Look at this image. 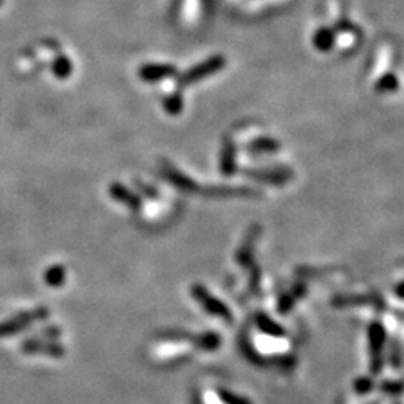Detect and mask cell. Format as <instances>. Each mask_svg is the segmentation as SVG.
Here are the masks:
<instances>
[{"instance_id": "6da1fadb", "label": "cell", "mask_w": 404, "mask_h": 404, "mask_svg": "<svg viewBox=\"0 0 404 404\" xmlns=\"http://www.w3.org/2000/svg\"><path fill=\"white\" fill-rule=\"evenodd\" d=\"M49 317V310L46 306H39V308L27 310V312L17 313V315L10 317L9 320L0 324V337H9L12 334H19L24 328L31 327L34 322L44 320Z\"/></svg>"}, {"instance_id": "7a4b0ae2", "label": "cell", "mask_w": 404, "mask_h": 404, "mask_svg": "<svg viewBox=\"0 0 404 404\" xmlns=\"http://www.w3.org/2000/svg\"><path fill=\"white\" fill-rule=\"evenodd\" d=\"M22 352L24 354H44L49 357H63L65 355V347L59 344L51 342V340L41 339H29L22 344Z\"/></svg>"}, {"instance_id": "3957f363", "label": "cell", "mask_w": 404, "mask_h": 404, "mask_svg": "<svg viewBox=\"0 0 404 404\" xmlns=\"http://www.w3.org/2000/svg\"><path fill=\"white\" fill-rule=\"evenodd\" d=\"M224 66V58H221V56H216V58H211L207 59L205 63H201V65H197L196 67H192V69L189 71V73L186 74L184 78H182V81L184 83H196V81H199L201 78H205L209 76V74H214L218 73L221 67Z\"/></svg>"}, {"instance_id": "277c9868", "label": "cell", "mask_w": 404, "mask_h": 404, "mask_svg": "<svg viewBox=\"0 0 404 404\" xmlns=\"http://www.w3.org/2000/svg\"><path fill=\"white\" fill-rule=\"evenodd\" d=\"M110 194L115 201L128 205V207L133 209V211H138V209L142 207L140 197H138L137 194H133L130 189H126L125 186L117 184V182H115V184L110 186Z\"/></svg>"}, {"instance_id": "5b68a950", "label": "cell", "mask_w": 404, "mask_h": 404, "mask_svg": "<svg viewBox=\"0 0 404 404\" xmlns=\"http://www.w3.org/2000/svg\"><path fill=\"white\" fill-rule=\"evenodd\" d=\"M174 74V67L166 65H147L140 69V78L144 81H159Z\"/></svg>"}, {"instance_id": "8992f818", "label": "cell", "mask_w": 404, "mask_h": 404, "mask_svg": "<svg viewBox=\"0 0 404 404\" xmlns=\"http://www.w3.org/2000/svg\"><path fill=\"white\" fill-rule=\"evenodd\" d=\"M194 295H196V298L202 303V305H205V308H207L209 312L219 313V315H227L226 310H224V306L221 305L218 300L211 298V295H209L204 288L194 287Z\"/></svg>"}, {"instance_id": "52a82bcc", "label": "cell", "mask_w": 404, "mask_h": 404, "mask_svg": "<svg viewBox=\"0 0 404 404\" xmlns=\"http://www.w3.org/2000/svg\"><path fill=\"white\" fill-rule=\"evenodd\" d=\"M44 280H46L47 287H51V288L63 287V285H65V282H66V269H65V267H61V265H54V267H51L46 271V275H44Z\"/></svg>"}, {"instance_id": "ba28073f", "label": "cell", "mask_w": 404, "mask_h": 404, "mask_svg": "<svg viewBox=\"0 0 404 404\" xmlns=\"http://www.w3.org/2000/svg\"><path fill=\"white\" fill-rule=\"evenodd\" d=\"M313 43H315L317 49L320 51H328L334 44V34H332L328 29H320L319 32L313 37Z\"/></svg>"}, {"instance_id": "9c48e42d", "label": "cell", "mask_w": 404, "mask_h": 404, "mask_svg": "<svg viewBox=\"0 0 404 404\" xmlns=\"http://www.w3.org/2000/svg\"><path fill=\"white\" fill-rule=\"evenodd\" d=\"M166 106H167V111H170V113H179L182 106L181 98H179V96H174L170 101H167Z\"/></svg>"}, {"instance_id": "30bf717a", "label": "cell", "mask_w": 404, "mask_h": 404, "mask_svg": "<svg viewBox=\"0 0 404 404\" xmlns=\"http://www.w3.org/2000/svg\"><path fill=\"white\" fill-rule=\"evenodd\" d=\"M137 186L140 187V189H142V192H145V194H147V196L153 197V199H155V197H157V192H155V190H152L153 187L147 186V184H144V182H140V181H137Z\"/></svg>"}, {"instance_id": "8fae6325", "label": "cell", "mask_w": 404, "mask_h": 404, "mask_svg": "<svg viewBox=\"0 0 404 404\" xmlns=\"http://www.w3.org/2000/svg\"><path fill=\"white\" fill-rule=\"evenodd\" d=\"M59 65L61 66H66V65H69V63L66 61V59H61V61H59ZM56 71V74H58V76H61V78H65L66 74H69V67H59V69H54Z\"/></svg>"}, {"instance_id": "7c38bea8", "label": "cell", "mask_w": 404, "mask_h": 404, "mask_svg": "<svg viewBox=\"0 0 404 404\" xmlns=\"http://www.w3.org/2000/svg\"><path fill=\"white\" fill-rule=\"evenodd\" d=\"M0 3H2V0H0Z\"/></svg>"}]
</instances>
